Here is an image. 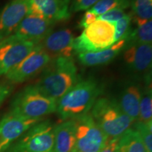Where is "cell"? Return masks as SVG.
I'll list each match as a JSON object with an SVG mask.
<instances>
[{
  "label": "cell",
  "instance_id": "cell-1",
  "mask_svg": "<svg viewBox=\"0 0 152 152\" xmlns=\"http://www.w3.org/2000/svg\"><path fill=\"white\" fill-rule=\"evenodd\" d=\"M102 92L103 87L94 77L80 80L57 101L56 112L63 121L88 113Z\"/></svg>",
  "mask_w": 152,
  "mask_h": 152
},
{
  "label": "cell",
  "instance_id": "cell-2",
  "mask_svg": "<svg viewBox=\"0 0 152 152\" xmlns=\"http://www.w3.org/2000/svg\"><path fill=\"white\" fill-rule=\"evenodd\" d=\"M80 80L73 57H58L51 60L35 85L47 96L58 101Z\"/></svg>",
  "mask_w": 152,
  "mask_h": 152
},
{
  "label": "cell",
  "instance_id": "cell-3",
  "mask_svg": "<svg viewBox=\"0 0 152 152\" xmlns=\"http://www.w3.org/2000/svg\"><path fill=\"white\" fill-rule=\"evenodd\" d=\"M89 113L109 139L120 137L134 123L121 109L116 99L109 96H99Z\"/></svg>",
  "mask_w": 152,
  "mask_h": 152
},
{
  "label": "cell",
  "instance_id": "cell-4",
  "mask_svg": "<svg viewBox=\"0 0 152 152\" xmlns=\"http://www.w3.org/2000/svg\"><path fill=\"white\" fill-rule=\"evenodd\" d=\"M57 101L41 92L35 85L26 87L13 99L9 111L29 119L42 120L56 111Z\"/></svg>",
  "mask_w": 152,
  "mask_h": 152
},
{
  "label": "cell",
  "instance_id": "cell-5",
  "mask_svg": "<svg viewBox=\"0 0 152 152\" xmlns=\"http://www.w3.org/2000/svg\"><path fill=\"white\" fill-rule=\"evenodd\" d=\"M115 23L96 20L74 39L73 54L95 52L109 48L115 42Z\"/></svg>",
  "mask_w": 152,
  "mask_h": 152
},
{
  "label": "cell",
  "instance_id": "cell-6",
  "mask_svg": "<svg viewBox=\"0 0 152 152\" xmlns=\"http://www.w3.org/2000/svg\"><path fill=\"white\" fill-rule=\"evenodd\" d=\"M55 125L49 120L39 121L26 131L5 152H52Z\"/></svg>",
  "mask_w": 152,
  "mask_h": 152
},
{
  "label": "cell",
  "instance_id": "cell-7",
  "mask_svg": "<svg viewBox=\"0 0 152 152\" xmlns=\"http://www.w3.org/2000/svg\"><path fill=\"white\" fill-rule=\"evenodd\" d=\"M75 143L73 152H99L109 140L90 113L74 118Z\"/></svg>",
  "mask_w": 152,
  "mask_h": 152
},
{
  "label": "cell",
  "instance_id": "cell-8",
  "mask_svg": "<svg viewBox=\"0 0 152 152\" xmlns=\"http://www.w3.org/2000/svg\"><path fill=\"white\" fill-rule=\"evenodd\" d=\"M37 44L14 34L0 41V78L28 56Z\"/></svg>",
  "mask_w": 152,
  "mask_h": 152
},
{
  "label": "cell",
  "instance_id": "cell-9",
  "mask_svg": "<svg viewBox=\"0 0 152 152\" xmlns=\"http://www.w3.org/2000/svg\"><path fill=\"white\" fill-rule=\"evenodd\" d=\"M52 58L41 48L39 44L18 65L5 75L12 83H22L41 73Z\"/></svg>",
  "mask_w": 152,
  "mask_h": 152
},
{
  "label": "cell",
  "instance_id": "cell-10",
  "mask_svg": "<svg viewBox=\"0 0 152 152\" xmlns=\"http://www.w3.org/2000/svg\"><path fill=\"white\" fill-rule=\"evenodd\" d=\"M42 120L26 118L11 111L6 113L0 120V152H5L26 131Z\"/></svg>",
  "mask_w": 152,
  "mask_h": 152
},
{
  "label": "cell",
  "instance_id": "cell-11",
  "mask_svg": "<svg viewBox=\"0 0 152 152\" xmlns=\"http://www.w3.org/2000/svg\"><path fill=\"white\" fill-rule=\"evenodd\" d=\"M123 61L132 73L145 76L151 74L152 45H132L125 47Z\"/></svg>",
  "mask_w": 152,
  "mask_h": 152
},
{
  "label": "cell",
  "instance_id": "cell-12",
  "mask_svg": "<svg viewBox=\"0 0 152 152\" xmlns=\"http://www.w3.org/2000/svg\"><path fill=\"white\" fill-rule=\"evenodd\" d=\"M55 24L56 23L41 16L28 14L18 25L14 34L38 45L52 32Z\"/></svg>",
  "mask_w": 152,
  "mask_h": 152
},
{
  "label": "cell",
  "instance_id": "cell-13",
  "mask_svg": "<svg viewBox=\"0 0 152 152\" xmlns=\"http://www.w3.org/2000/svg\"><path fill=\"white\" fill-rule=\"evenodd\" d=\"M29 13V0H10L0 12V41L13 35Z\"/></svg>",
  "mask_w": 152,
  "mask_h": 152
},
{
  "label": "cell",
  "instance_id": "cell-14",
  "mask_svg": "<svg viewBox=\"0 0 152 152\" xmlns=\"http://www.w3.org/2000/svg\"><path fill=\"white\" fill-rule=\"evenodd\" d=\"M74 39L71 30L64 28L51 32L39 45L52 59L58 57H73Z\"/></svg>",
  "mask_w": 152,
  "mask_h": 152
},
{
  "label": "cell",
  "instance_id": "cell-15",
  "mask_svg": "<svg viewBox=\"0 0 152 152\" xmlns=\"http://www.w3.org/2000/svg\"><path fill=\"white\" fill-rule=\"evenodd\" d=\"M71 0H29V13L56 23L71 17Z\"/></svg>",
  "mask_w": 152,
  "mask_h": 152
},
{
  "label": "cell",
  "instance_id": "cell-16",
  "mask_svg": "<svg viewBox=\"0 0 152 152\" xmlns=\"http://www.w3.org/2000/svg\"><path fill=\"white\" fill-rule=\"evenodd\" d=\"M142 86L137 81H127L116 99L123 111L131 119L136 121L138 118Z\"/></svg>",
  "mask_w": 152,
  "mask_h": 152
},
{
  "label": "cell",
  "instance_id": "cell-17",
  "mask_svg": "<svg viewBox=\"0 0 152 152\" xmlns=\"http://www.w3.org/2000/svg\"><path fill=\"white\" fill-rule=\"evenodd\" d=\"M126 45V39L114 43L104 50L77 54V59L82 65L87 67L99 66L109 64L123 52Z\"/></svg>",
  "mask_w": 152,
  "mask_h": 152
},
{
  "label": "cell",
  "instance_id": "cell-18",
  "mask_svg": "<svg viewBox=\"0 0 152 152\" xmlns=\"http://www.w3.org/2000/svg\"><path fill=\"white\" fill-rule=\"evenodd\" d=\"M75 143V120L68 119L55 125L52 152H73Z\"/></svg>",
  "mask_w": 152,
  "mask_h": 152
},
{
  "label": "cell",
  "instance_id": "cell-19",
  "mask_svg": "<svg viewBox=\"0 0 152 152\" xmlns=\"http://www.w3.org/2000/svg\"><path fill=\"white\" fill-rule=\"evenodd\" d=\"M144 78V85L142 87L139 115L137 121L147 123L152 122L151 74L145 76Z\"/></svg>",
  "mask_w": 152,
  "mask_h": 152
},
{
  "label": "cell",
  "instance_id": "cell-20",
  "mask_svg": "<svg viewBox=\"0 0 152 152\" xmlns=\"http://www.w3.org/2000/svg\"><path fill=\"white\" fill-rule=\"evenodd\" d=\"M117 152H148L138 132L132 127L120 136Z\"/></svg>",
  "mask_w": 152,
  "mask_h": 152
},
{
  "label": "cell",
  "instance_id": "cell-21",
  "mask_svg": "<svg viewBox=\"0 0 152 152\" xmlns=\"http://www.w3.org/2000/svg\"><path fill=\"white\" fill-rule=\"evenodd\" d=\"M132 20L140 26L151 20L152 0H133L130 4Z\"/></svg>",
  "mask_w": 152,
  "mask_h": 152
},
{
  "label": "cell",
  "instance_id": "cell-22",
  "mask_svg": "<svg viewBox=\"0 0 152 152\" xmlns=\"http://www.w3.org/2000/svg\"><path fill=\"white\" fill-rule=\"evenodd\" d=\"M152 20H149L131 31L126 38L125 47L132 45H151Z\"/></svg>",
  "mask_w": 152,
  "mask_h": 152
},
{
  "label": "cell",
  "instance_id": "cell-23",
  "mask_svg": "<svg viewBox=\"0 0 152 152\" xmlns=\"http://www.w3.org/2000/svg\"><path fill=\"white\" fill-rule=\"evenodd\" d=\"M130 7V3L125 0H99L88 10L96 16L105 14L114 9H127Z\"/></svg>",
  "mask_w": 152,
  "mask_h": 152
},
{
  "label": "cell",
  "instance_id": "cell-24",
  "mask_svg": "<svg viewBox=\"0 0 152 152\" xmlns=\"http://www.w3.org/2000/svg\"><path fill=\"white\" fill-rule=\"evenodd\" d=\"M140 134L148 152H152V122L142 123L134 121L132 125Z\"/></svg>",
  "mask_w": 152,
  "mask_h": 152
},
{
  "label": "cell",
  "instance_id": "cell-25",
  "mask_svg": "<svg viewBox=\"0 0 152 152\" xmlns=\"http://www.w3.org/2000/svg\"><path fill=\"white\" fill-rule=\"evenodd\" d=\"M132 21V14L128 13L125 17L115 23V42L128 37L132 30L131 28Z\"/></svg>",
  "mask_w": 152,
  "mask_h": 152
},
{
  "label": "cell",
  "instance_id": "cell-26",
  "mask_svg": "<svg viewBox=\"0 0 152 152\" xmlns=\"http://www.w3.org/2000/svg\"><path fill=\"white\" fill-rule=\"evenodd\" d=\"M126 9H123L121 8L114 9L112 10L108 11V12L105 13V14L100 15V16H97L96 20H104V21H107L109 23H115L120 19L123 18V17L126 16L128 13L126 12Z\"/></svg>",
  "mask_w": 152,
  "mask_h": 152
},
{
  "label": "cell",
  "instance_id": "cell-27",
  "mask_svg": "<svg viewBox=\"0 0 152 152\" xmlns=\"http://www.w3.org/2000/svg\"><path fill=\"white\" fill-rule=\"evenodd\" d=\"M99 0H71L70 9L73 12L87 11Z\"/></svg>",
  "mask_w": 152,
  "mask_h": 152
},
{
  "label": "cell",
  "instance_id": "cell-28",
  "mask_svg": "<svg viewBox=\"0 0 152 152\" xmlns=\"http://www.w3.org/2000/svg\"><path fill=\"white\" fill-rule=\"evenodd\" d=\"M96 18L97 16L96 15L91 12L90 10H87L81 19L80 23V27L85 28L90 24H92V23H94L95 20H96Z\"/></svg>",
  "mask_w": 152,
  "mask_h": 152
},
{
  "label": "cell",
  "instance_id": "cell-29",
  "mask_svg": "<svg viewBox=\"0 0 152 152\" xmlns=\"http://www.w3.org/2000/svg\"><path fill=\"white\" fill-rule=\"evenodd\" d=\"M119 137H120L109 139L105 146L99 152H117Z\"/></svg>",
  "mask_w": 152,
  "mask_h": 152
},
{
  "label": "cell",
  "instance_id": "cell-30",
  "mask_svg": "<svg viewBox=\"0 0 152 152\" xmlns=\"http://www.w3.org/2000/svg\"><path fill=\"white\" fill-rule=\"evenodd\" d=\"M12 92V87L8 85H0V105Z\"/></svg>",
  "mask_w": 152,
  "mask_h": 152
},
{
  "label": "cell",
  "instance_id": "cell-31",
  "mask_svg": "<svg viewBox=\"0 0 152 152\" xmlns=\"http://www.w3.org/2000/svg\"><path fill=\"white\" fill-rule=\"evenodd\" d=\"M125 1H128V2H130V4H131V2H132V1H133V0H125Z\"/></svg>",
  "mask_w": 152,
  "mask_h": 152
}]
</instances>
